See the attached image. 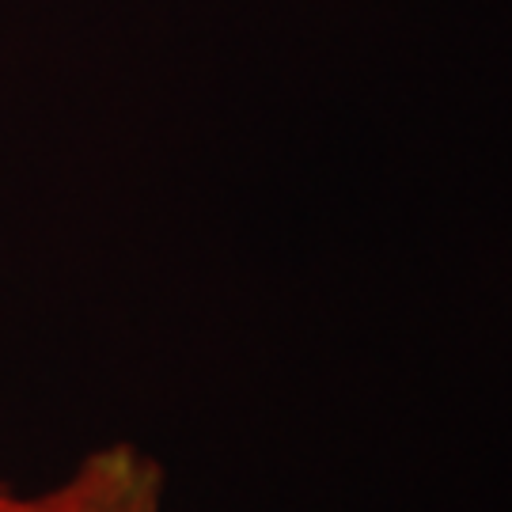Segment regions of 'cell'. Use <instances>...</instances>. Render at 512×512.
Returning <instances> with one entry per match:
<instances>
[{
  "mask_svg": "<svg viewBox=\"0 0 512 512\" xmlns=\"http://www.w3.org/2000/svg\"><path fill=\"white\" fill-rule=\"evenodd\" d=\"M164 467L137 444H107L80 459L61 486L35 497L31 512H160Z\"/></svg>",
  "mask_w": 512,
  "mask_h": 512,
  "instance_id": "obj_1",
  "label": "cell"
},
{
  "mask_svg": "<svg viewBox=\"0 0 512 512\" xmlns=\"http://www.w3.org/2000/svg\"><path fill=\"white\" fill-rule=\"evenodd\" d=\"M31 509H35V497L12 494V490L0 482V512H31Z\"/></svg>",
  "mask_w": 512,
  "mask_h": 512,
  "instance_id": "obj_2",
  "label": "cell"
}]
</instances>
